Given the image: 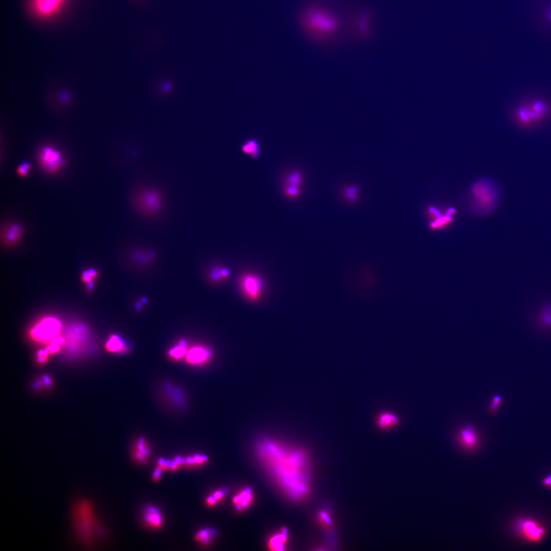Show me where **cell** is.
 Instances as JSON below:
<instances>
[{
	"mask_svg": "<svg viewBox=\"0 0 551 551\" xmlns=\"http://www.w3.org/2000/svg\"><path fill=\"white\" fill-rule=\"evenodd\" d=\"M502 403V398L500 395H495L494 397L491 405L490 407V412L493 414H494L497 410H498L499 407Z\"/></svg>",
	"mask_w": 551,
	"mask_h": 551,
	"instance_id": "obj_35",
	"label": "cell"
},
{
	"mask_svg": "<svg viewBox=\"0 0 551 551\" xmlns=\"http://www.w3.org/2000/svg\"><path fill=\"white\" fill-rule=\"evenodd\" d=\"M245 293L251 298H256L261 292L262 282L260 279L253 276L245 277L242 283Z\"/></svg>",
	"mask_w": 551,
	"mask_h": 551,
	"instance_id": "obj_15",
	"label": "cell"
},
{
	"mask_svg": "<svg viewBox=\"0 0 551 551\" xmlns=\"http://www.w3.org/2000/svg\"><path fill=\"white\" fill-rule=\"evenodd\" d=\"M398 417L391 413H384L377 418V424L381 429H390L399 424Z\"/></svg>",
	"mask_w": 551,
	"mask_h": 551,
	"instance_id": "obj_21",
	"label": "cell"
},
{
	"mask_svg": "<svg viewBox=\"0 0 551 551\" xmlns=\"http://www.w3.org/2000/svg\"><path fill=\"white\" fill-rule=\"evenodd\" d=\"M242 152L251 158L256 159L260 155V148L258 143L254 139H250L247 140L242 146Z\"/></svg>",
	"mask_w": 551,
	"mask_h": 551,
	"instance_id": "obj_22",
	"label": "cell"
},
{
	"mask_svg": "<svg viewBox=\"0 0 551 551\" xmlns=\"http://www.w3.org/2000/svg\"><path fill=\"white\" fill-rule=\"evenodd\" d=\"M66 0H31L35 13L38 16L49 18L57 14Z\"/></svg>",
	"mask_w": 551,
	"mask_h": 551,
	"instance_id": "obj_9",
	"label": "cell"
},
{
	"mask_svg": "<svg viewBox=\"0 0 551 551\" xmlns=\"http://www.w3.org/2000/svg\"><path fill=\"white\" fill-rule=\"evenodd\" d=\"M301 24L307 35L313 39H322L331 37L339 27V21L328 11L311 6L304 11Z\"/></svg>",
	"mask_w": 551,
	"mask_h": 551,
	"instance_id": "obj_4",
	"label": "cell"
},
{
	"mask_svg": "<svg viewBox=\"0 0 551 551\" xmlns=\"http://www.w3.org/2000/svg\"><path fill=\"white\" fill-rule=\"evenodd\" d=\"M516 114L518 120L523 125H528L532 122L529 112V106H521L517 110Z\"/></svg>",
	"mask_w": 551,
	"mask_h": 551,
	"instance_id": "obj_26",
	"label": "cell"
},
{
	"mask_svg": "<svg viewBox=\"0 0 551 551\" xmlns=\"http://www.w3.org/2000/svg\"><path fill=\"white\" fill-rule=\"evenodd\" d=\"M472 209L480 214H487L495 208L499 200L498 190L489 180L481 179L472 186L470 192Z\"/></svg>",
	"mask_w": 551,
	"mask_h": 551,
	"instance_id": "obj_5",
	"label": "cell"
},
{
	"mask_svg": "<svg viewBox=\"0 0 551 551\" xmlns=\"http://www.w3.org/2000/svg\"><path fill=\"white\" fill-rule=\"evenodd\" d=\"M187 347L186 342L184 341H181L178 344L170 350L169 353V356L172 360H180L186 356L187 352Z\"/></svg>",
	"mask_w": 551,
	"mask_h": 551,
	"instance_id": "obj_23",
	"label": "cell"
},
{
	"mask_svg": "<svg viewBox=\"0 0 551 551\" xmlns=\"http://www.w3.org/2000/svg\"><path fill=\"white\" fill-rule=\"evenodd\" d=\"M318 517L319 522L323 528L328 529L331 527L332 521L328 513L325 511L321 512Z\"/></svg>",
	"mask_w": 551,
	"mask_h": 551,
	"instance_id": "obj_32",
	"label": "cell"
},
{
	"mask_svg": "<svg viewBox=\"0 0 551 551\" xmlns=\"http://www.w3.org/2000/svg\"><path fill=\"white\" fill-rule=\"evenodd\" d=\"M211 355V352L208 349L202 346H195L187 351L186 359L190 364L199 365L208 361Z\"/></svg>",
	"mask_w": 551,
	"mask_h": 551,
	"instance_id": "obj_10",
	"label": "cell"
},
{
	"mask_svg": "<svg viewBox=\"0 0 551 551\" xmlns=\"http://www.w3.org/2000/svg\"><path fill=\"white\" fill-rule=\"evenodd\" d=\"M266 465L291 498H305L310 493L309 461L301 449L288 450L277 443L266 441L259 448Z\"/></svg>",
	"mask_w": 551,
	"mask_h": 551,
	"instance_id": "obj_1",
	"label": "cell"
},
{
	"mask_svg": "<svg viewBox=\"0 0 551 551\" xmlns=\"http://www.w3.org/2000/svg\"><path fill=\"white\" fill-rule=\"evenodd\" d=\"M213 535L212 531L209 530V529H204L196 534L194 536V539L202 545L208 546L210 543Z\"/></svg>",
	"mask_w": 551,
	"mask_h": 551,
	"instance_id": "obj_25",
	"label": "cell"
},
{
	"mask_svg": "<svg viewBox=\"0 0 551 551\" xmlns=\"http://www.w3.org/2000/svg\"><path fill=\"white\" fill-rule=\"evenodd\" d=\"M71 523L75 536L79 543L86 548H94L104 532L93 503L85 498L75 501L71 512Z\"/></svg>",
	"mask_w": 551,
	"mask_h": 551,
	"instance_id": "obj_2",
	"label": "cell"
},
{
	"mask_svg": "<svg viewBox=\"0 0 551 551\" xmlns=\"http://www.w3.org/2000/svg\"><path fill=\"white\" fill-rule=\"evenodd\" d=\"M430 211L434 218L430 224L431 228L433 229H439L449 225L452 221V215L455 212L453 209H449L445 214H441L433 208H431Z\"/></svg>",
	"mask_w": 551,
	"mask_h": 551,
	"instance_id": "obj_14",
	"label": "cell"
},
{
	"mask_svg": "<svg viewBox=\"0 0 551 551\" xmlns=\"http://www.w3.org/2000/svg\"><path fill=\"white\" fill-rule=\"evenodd\" d=\"M39 161L42 168L50 173L57 171L65 164V160L59 151L49 147L41 150Z\"/></svg>",
	"mask_w": 551,
	"mask_h": 551,
	"instance_id": "obj_7",
	"label": "cell"
},
{
	"mask_svg": "<svg viewBox=\"0 0 551 551\" xmlns=\"http://www.w3.org/2000/svg\"><path fill=\"white\" fill-rule=\"evenodd\" d=\"M30 168V164L28 162H24L19 166L17 169L18 173L21 176H27L28 175Z\"/></svg>",
	"mask_w": 551,
	"mask_h": 551,
	"instance_id": "obj_37",
	"label": "cell"
},
{
	"mask_svg": "<svg viewBox=\"0 0 551 551\" xmlns=\"http://www.w3.org/2000/svg\"><path fill=\"white\" fill-rule=\"evenodd\" d=\"M134 452L141 454L143 456L148 458L150 450L144 438H140L138 440L135 446Z\"/></svg>",
	"mask_w": 551,
	"mask_h": 551,
	"instance_id": "obj_31",
	"label": "cell"
},
{
	"mask_svg": "<svg viewBox=\"0 0 551 551\" xmlns=\"http://www.w3.org/2000/svg\"><path fill=\"white\" fill-rule=\"evenodd\" d=\"M49 354H50L47 348L38 351L37 354L38 363L40 364L46 363L48 360Z\"/></svg>",
	"mask_w": 551,
	"mask_h": 551,
	"instance_id": "obj_36",
	"label": "cell"
},
{
	"mask_svg": "<svg viewBox=\"0 0 551 551\" xmlns=\"http://www.w3.org/2000/svg\"><path fill=\"white\" fill-rule=\"evenodd\" d=\"M23 231V228L20 225L13 224L9 225L4 232V241L8 245L15 243L19 239Z\"/></svg>",
	"mask_w": 551,
	"mask_h": 551,
	"instance_id": "obj_20",
	"label": "cell"
},
{
	"mask_svg": "<svg viewBox=\"0 0 551 551\" xmlns=\"http://www.w3.org/2000/svg\"><path fill=\"white\" fill-rule=\"evenodd\" d=\"M287 532L283 528L277 533H275L268 539L267 546L272 551H282L285 547L287 542Z\"/></svg>",
	"mask_w": 551,
	"mask_h": 551,
	"instance_id": "obj_16",
	"label": "cell"
},
{
	"mask_svg": "<svg viewBox=\"0 0 551 551\" xmlns=\"http://www.w3.org/2000/svg\"><path fill=\"white\" fill-rule=\"evenodd\" d=\"M105 348L108 351L125 353L129 351L128 345L117 335H112L106 342Z\"/></svg>",
	"mask_w": 551,
	"mask_h": 551,
	"instance_id": "obj_17",
	"label": "cell"
},
{
	"mask_svg": "<svg viewBox=\"0 0 551 551\" xmlns=\"http://www.w3.org/2000/svg\"><path fill=\"white\" fill-rule=\"evenodd\" d=\"M135 1H139V2H143L144 1H146V0H135Z\"/></svg>",
	"mask_w": 551,
	"mask_h": 551,
	"instance_id": "obj_41",
	"label": "cell"
},
{
	"mask_svg": "<svg viewBox=\"0 0 551 551\" xmlns=\"http://www.w3.org/2000/svg\"><path fill=\"white\" fill-rule=\"evenodd\" d=\"M62 324L57 318L47 317L41 320L30 330V336L34 340L42 343H49L60 336Z\"/></svg>",
	"mask_w": 551,
	"mask_h": 551,
	"instance_id": "obj_6",
	"label": "cell"
},
{
	"mask_svg": "<svg viewBox=\"0 0 551 551\" xmlns=\"http://www.w3.org/2000/svg\"><path fill=\"white\" fill-rule=\"evenodd\" d=\"M517 531L527 539L532 542L540 541L545 534L544 528L535 521L529 520H521L516 525Z\"/></svg>",
	"mask_w": 551,
	"mask_h": 551,
	"instance_id": "obj_8",
	"label": "cell"
},
{
	"mask_svg": "<svg viewBox=\"0 0 551 551\" xmlns=\"http://www.w3.org/2000/svg\"><path fill=\"white\" fill-rule=\"evenodd\" d=\"M94 285L93 282H91V283L88 284V286H87L88 290H92L93 289Z\"/></svg>",
	"mask_w": 551,
	"mask_h": 551,
	"instance_id": "obj_40",
	"label": "cell"
},
{
	"mask_svg": "<svg viewBox=\"0 0 551 551\" xmlns=\"http://www.w3.org/2000/svg\"><path fill=\"white\" fill-rule=\"evenodd\" d=\"M129 202L137 217L149 222L159 219L166 206L163 190L151 183H141L135 186L130 192Z\"/></svg>",
	"mask_w": 551,
	"mask_h": 551,
	"instance_id": "obj_3",
	"label": "cell"
},
{
	"mask_svg": "<svg viewBox=\"0 0 551 551\" xmlns=\"http://www.w3.org/2000/svg\"><path fill=\"white\" fill-rule=\"evenodd\" d=\"M303 183V175L299 170H291L287 172L283 179V185L285 187L301 189Z\"/></svg>",
	"mask_w": 551,
	"mask_h": 551,
	"instance_id": "obj_19",
	"label": "cell"
},
{
	"mask_svg": "<svg viewBox=\"0 0 551 551\" xmlns=\"http://www.w3.org/2000/svg\"><path fill=\"white\" fill-rule=\"evenodd\" d=\"M163 471V470L160 467L156 466L152 475V480L154 482H157L159 481Z\"/></svg>",
	"mask_w": 551,
	"mask_h": 551,
	"instance_id": "obj_38",
	"label": "cell"
},
{
	"mask_svg": "<svg viewBox=\"0 0 551 551\" xmlns=\"http://www.w3.org/2000/svg\"><path fill=\"white\" fill-rule=\"evenodd\" d=\"M359 277L362 281L363 286L366 287L372 286L375 283L376 277L370 271L366 269H361Z\"/></svg>",
	"mask_w": 551,
	"mask_h": 551,
	"instance_id": "obj_28",
	"label": "cell"
},
{
	"mask_svg": "<svg viewBox=\"0 0 551 551\" xmlns=\"http://www.w3.org/2000/svg\"><path fill=\"white\" fill-rule=\"evenodd\" d=\"M458 439L461 446L468 450H473L476 448L479 441L476 432L471 426L464 427L460 430Z\"/></svg>",
	"mask_w": 551,
	"mask_h": 551,
	"instance_id": "obj_11",
	"label": "cell"
},
{
	"mask_svg": "<svg viewBox=\"0 0 551 551\" xmlns=\"http://www.w3.org/2000/svg\"><path fill=\"white\" fill-rule=\"evenodd\" d=\"M359 189L356 186H350L345 188L343 190V196L345 199L350 202H355L358 199Z\"/></svg>",
	"mask_w": 551,
	"mask_h": 551,
	"instance_id": "obj_30",
	"label": "cell"
},
{
	"mask_svg": "<svg viewBox=\"0 0 551 551\" xmlns=\"http://www.w3.org/2000/svg\"><path fill=\"white\" fill-rule=\"evenodd\" d=\"M211 275L213 280H218L228 277L229 275V271L224 268H215L212 271Z\"/></svg>",
	"mask_w": 551,
	"mask_h": 551,
	"instance_id": "obj_34",
	"label": "cell"
},
{
	"mask_svg": "<svg viewBox=\"0 0 551 551\" xmlns=\"http://www.w3.org/2000/svg\"><path fill=\"white\" fill-rule=\"evenodd\" d=\"M98 275V273L95 269H89L86 270L82 274V282L86 284H88L91 282H93V280Z\"/></svg>",
	"mask_w": 551,
	"mask_h": 551,
	"instance_id": "obj_33",
	"label": "cell"
},
{
	"mask_svg": "<svg viewBox=\"0 0 551 551\" xmlns=\"http://www.w3.org/2000/svg\"><path fill=\"white\" fill-rule=\"evenodd\" d=\"M144 518L145 523L151 528L158 529L163 526V516L155 507H148L144 513Z\"/></svg>",
	"mask_w": 551,
	"mask_h": 551,
	"instance_id": "obj_13",
	"label": "cell"
},
{
	"mask_svg": "<svg viewBox=\"0 0 551 551\" xmlns=\"http://www.w3.org/2000/svg\"><path fill=\"white\" fill-rule=\"evenodd\" d=\"M225 491L217 490L213 492L210 495L208 496L205 502L209 507H213L222 501L224 498Z\"/></svg>",
	"mask_w": 551,
	"mask_h": 551,
	"instance_id": "obj_29",
	"label": "cell"
},
{
	"mask_svg": "<svg viewBox=\"0 0 551 551\" xmlns=\"http://www.w3.org/2000/svg\"><path fill=\"white\" fill-rule=\"evenodd\" d=\"M548 111L546 104L541 100H536L529 106V112L532 122L538 121L547 114Z\"/></svg>",
	"mask_w": 551,
	"mask_h": 551,
	"instance_id": "obj_18",
	"label": "cell"
},
{
	"mask_svg": "<svg viewBox=\"0 0 551 551\" xmlns=\"http://www.w3.org/2000/svg\"><path fill=\"white\" fill-rule=\"evenodd\" d=\"M538 321L544 328L551 329V305L545 306L540 312Z\"/></svg>",
	"mask_w": 551,
	"mask_h": 551,
	"instance_id": "obj_24",
	"label": "cell"
},
{
	"mask_svg": "<svg viewBox=\"0 0 551 551\" xmlns=\"http://www.w3.org/2000/svg\"><path fill=\"white\" fill-rule=\"evenodd\" d=\"M208 457L205 456L194 455L187 457L184 460L183 465L192 467L203 466L208 461Z\"/></svg>",
	"mask_w": 551,
	"mask_h": 551,
	"instance_id": "obj_27",
	"label": "cell"
},
{
	"mask_svg": "<svg viewBox=\"0 0 551 551\" xmlns=\"http://www.w3.org/2000/svg\"><path fill=\"white\" fill-rule=\"evenodd\" d=\"M543 484L547 487L551 488V474L544 479Z\"/></svg>",
	"mask_w": 551,
	"mask_h": 551,
	"instance_id": "obj_39",
	"label": "cell"
},
{
	"mask_svg": "<svg viewBox=\"0 0 551 551\" xmlns=\"http://www.w3.org/2000/svg\"><path fill=\"white\" fill-rule=\"evenodd\" d=\"M253 494L249 488H245L237 493L232 499V503L237 511H245L253 501Z\"/></svg>",
	"mask_w": 551,
	"mask_h": 551,
	"instance_id": "obj_12",
	"label": "cell"
}]
</instances>
